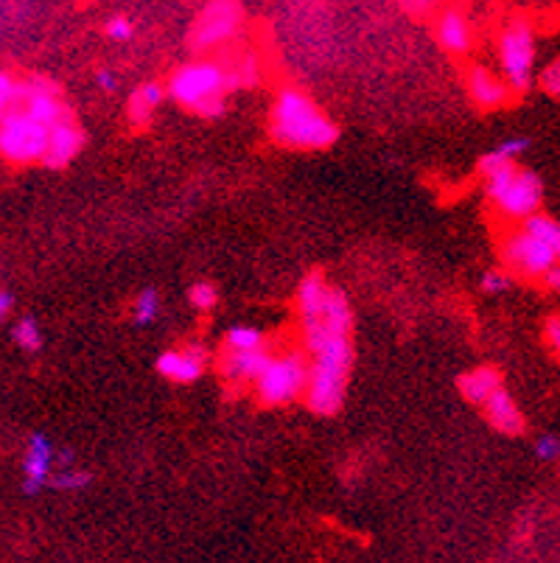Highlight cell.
<instances>
[{"label":"cell","instance_id":"obj_27","mask_svg":"<svg viewBox=\"0 0 560 563\" xmlns=\"http://www.w3.org/2000/svg\"><path fill=\"white\" fill-rule=\"evenodd\" d=\"M87 482H90L87 471H62L51 479V485L59 491H79V488H87Z\"/></svg>","mask_w":560,"mask_h":563},{"label":"cell","instance_id":"obj_21","mask_svg":"<svg viewBox=\"0 0 560 563\" xmlns=\"http://www.w3.org/2000/svg\"><path fill=\"white\" fill-rule=\"evenodd\" d=\"M521 227L524 230H530V233H535L538 239L546 241L549 247H552V253L558 255L560 261V222L558 219H552V216H546V213H532L530 219H524L521 222Z\"/></svg>","mask_w":560,"mask_h":563},{"label":"cell","instance_id":"obj_5","mask_svg":"<svg viewBox=\"0 0 560 563\" xmlns=\"http://www.w3.org/2000/svg\"><path fill=\"white\" fill-rule=\"evenodd\" d=\"M258 384V398L269 404V407H280L289 404L294 398L306 393L308 384V362L300 353H283V356H272L266 362L264 373L255 379Z\"/></svg>","mask_w":560,"mask_h":563},{"label":"cell","instance_id":"obj_8","mask_svg":"<svg viewBox=\"0 0 560 563\" xmlns=\"http://www.w3.org/2000/svg\"><path fill=\"white\" fill-rule=\"evenodd\" d=\"M241 20L244 12L238 0H208V6L199 12L191 29V45L196 51H208L233 40L241 29Z\"/></svg>","mask_w":560,"mask_h":563},{"label":"cell","instance_id":"obj_36","mask_svg":"<svg viewBox=\"0 0 560 563\" xmlns=\"http://www.w3.org/2000/svg\"><path fill=\"white\" fill-rule=\"evenodd\" d=\"M96 82H98V87H104L107 93H115V87H118V82H115V76H112L110 71H101V73H98Z\"/></svg>","mask_w":560,"mask_h":563},{"label":"cell","instance_id":"obj_26","mask_svg":"<svg viewBox=\"0 0 560 563\" xmlns=\"http://www.w3.org/2000/svg\"><path fill=\"white\" fill-rule=\"evenodd\" d=\"M510 286H513V278H510L507 269H488V272L482 275V289H485L488 295H502Z\"/></svg>","mask_w":560,"mask_h":563},{"label":"cell","instance_id":"obj_2","mask_svg":"<svg viewBox=\"0 0 560 563\" xmlns=\"http://www.w3.org/2000/svg\"><path fill=\"white\" fill-rule=\"evenodd\" d=\"M272 138L286 149H328L336 141V124L300 90H283L269 118Z\"/></svg>","mask_w":560,"mask_h":563},{"label":"cell","instance_id":"obj_22","mask_svg":"<svg viewBox=\"0 0 560 563\" xmlns=\"http://www.w3.org/2000/svg\"><path fill=\"white\" fill-rule=\"evenodd\" d=\"M264 348V334L250 325H236L227 331V351H255Z\"/></svg>","mask_w":560,"mask_h":563},{"label":"cell","instance_id":"obj_11","mask_svg":"<svg viewBox=\"0 0 560 563\" xmlns=\"http://www.w3.org/2000/svg\"><path fill=\"white\" fill-rule=\"evenodd\" d=\"M468 96H471V101L479 110L488 113V110L504 107L513 96V90L496 73H490L488 68H471V73H468Z\"/></svg>","mask_w":560,"mask_h":563},{"label":"cell","instance_id":"obj_32","mask_svg":"<svg viewBox=\"0 0 560 563\" xmlns=\"http://www.w3.org/2000/svg\"><path fill=\"white\" fill-rule=\"evenodd\" d=\"M544 337H546V345L552 348V353L560 359V314L555 317H549L544 323Z\"/></svg>","mask_w":560,"mask_h":563},{"label":"cell","instance_id":"obj_31","mask_svg":"<svg viewBox=\"0 0 560 563\" xmlns=\"http://www.w3.org/2000/svg\"><path fill=\"white\" fill-rule=\"evenodd\" d=\"M132 23H129V20H126V17H112L110 23H107V37H110V40H118V43H121V40H129V37H132Z\"/></svg>","mask_w":560,"mask_h":563},{"label":"cell","instance_id":"obj_1","mask_svg":"<svg viewBox=\"0 0 560 563\" xmlns=\"http://www.w3.org/2000/svg\"><path fill=\"white\" fill-rule=\"evenodd\" d=\"M350 325H353V314L348 297L334 286H328L320 314L303 320V339L311 353L306 404L317 415H334L345 401L350 362H353Z\"/></svg>","mask_w":560,"mask_h":563},{"label":"cell","instance_id":"obj_14","mask_svg":"<svg viewBox=\"0 0 560 563\" xmlns=\"http://www.w3.org/2000/svg\"><path fill=\"white\" fill-rule=\"evenodd\" d=\"M51 463H54V446L48 443V437L31 435L26 451V463H23V471H26V485H23V491H26L28 496L40 493L42 485L48 482V477H51Z\"/></svg>","mask_w":560,"mask_h":563},{"label":"cell","instance_id":"obj_17","mask_svg":"<svg viewBox=\"0 0 560 563\" xmlns=\"http://www.w3.org/2000/svg\"><path fill=\"white\" fill-rule=\"evenodd\" d=\"M272 356L264 351V348H255V351H227L222 362V373L224 379L236 381V384H244V381H255L261 373H264L266 362Z\"/></svg>","mask_w":560,"mask_h":563},{"label":"cell","instance_id":"obj_23","mask_svg":"<svg viewBox=\"0 0 560 563\" xmlns=\"http://www.w3.org/2000/svg\"><path fill=\"white\" fill-rule=\"evenodd\" d=\"M12 337L14 342L28 353H37L42 348V334H40V325L37 320H31V317H23L20 323L12 328Z\"/></svg>","mask_w":560,"mask_h":563},{"label":"cell","instance_id":"obj_19","mask_svg":"<svg viewBox=\"0 0 560 563\" xmlns=\"http://www.w3.org/2000/svg\"><path fill=\"white\" fill-rule=\"evenodd\" d=\"M166 99V90L157 85V82H146V85H140L132 96H129V104H126V115H129V121L132 124H149L152 121L154 110L163 104Z\"/></svg>","mask_w":560,"mask_h":563},{"label":"cell","instance_id":"obj_33","mask_svg":"<svg viewBox=\"0 0 560 563\" xmlns=\"http://www.w3.org/2000/svg\"><path fill=\"white\" fill-rule=\"evenodd\" d=\"M437 3L440 0H401V6L409 15H429L432 9H437Z\"/></svg>","mask_w":560,"mask_h":563},{"label":"cell","instance_id":"obj_6","mask_svg":"<svg viewBox=\"0 0 560 563\" xmlns=\"http://www.w3.org/2000/svg\"><path fill=\"white\" fill-rule=\"evenodd\" d=\"M499 62L507 87L513 93H524L532 85V71H535V34L530 23L513 20L507 23L499 37Z\"/></svg>","mask_w":560,"mask_h":563},{"label":"cell","instance_id":"obj_34","mask_svg":"<svg viewBox=\"0 0 560 563\" xmlns=\"http://www.w3.org/2000/svg\"><path fill=\"white\" fill-rule=\"evenodd\" d=\"M541 281H544V286L549 292H558L560 295V261H555L552 267L546 269L544 275H541Z\"/></svg>","mask_w":560,"mask_h":563},{"label":"cell","instance_id":"obj_12","mask_svg":"<svg viewBox=\"0 0 560 563\" xmlns=\"http://www.w3.org/2000/svg\"><path fill=\"white\" fill-rule=\"evenodd\" d=\"M157 370H160V376L180 381V384L196 381L202 376V370H205V348L202 345H188L185 351L160 353Z\"/></svg>","mask_w":560,"mask_h":563},{"label":"cell","instance_id":"obj_29","mask_svg":"<svg viewBox=\"0 0 560 563\" xmlns=\"http://www.w3.org/2000/svg\"><path fill=\"white\" fill-rule=\"evenodd\" d=\"M541 90L549 93L552 99H560V59L552 62L544 73H541Z\"/></svg>","mask_w":560,"mask_h":563},{"label":"cell","instance_id":"obj_18","mask_svg":"<svg viewBox=\"0 0 560 563\" xmlns=\"http://www.w3.org/2000/svg\"><path fill=\"white\" fill-rule=\"evenodd\" d=\"M457 387H460V393L465 401H471L476 407H482L490 395L502 387V373H499L496 367H476L471 373L460 376Z\"/></svg>","mask_w":560,"mask_h":563},{"label":"cell","instance_id":"obj_35","mask_svg":"<svg viewBox=\"0 0 560 563\" xmlns=\"http://www.w3.org/2000/svg\"><path fill=\"white\" fill-rule=\"evenodd\" d=\"M12 306H14L12 292H3V289H0V323L12 314Z\"/></svg>","mask_w":560,"mask_h":563},{"label":"cell","instance_id":"obj_24","mask_svg":"<svg viewBox=\"0 0 560 563\" xmlns=\"http://www.w3.org/2000/svg\"><path fill=\"white\" fill-rule=\"evenodd\" d=\"M20 93H23V85H17L12 73L0 71V118L12 113L14 107H20Z\"/></svg>","mask_w":560,"mask_h":563},{"label":"cell","instance_id":"obj_37","mask_svg":"<svg viewBox=\"0 0 560 563\" xmlns=\"http://www.w3.org/2000/svg\"><path fill=\"white\" fill-rule=\"evenodd\" d=\"M70 460H73V451H59V463L70 465Z\"/></svg>","mask_w":560,"mask_h":563},{"label":"cell","instance_id":"obj_16","mask_svg":"<svg viewBox=\"0 0 560 563\" xmlns=\"http://www.w3.org/2000/svg\"><path fill=\"white\" fill-rule=\"evenodd\" d=\"M434 34H437V43L451 54H465L471 48V23L460 9H446L443 15L437 17Z\"/></svg>","mask_w":560,"mask_h":563},{"label":"cell","instance_id":"obj_28","mask_svg":"<svg viewBox=\"0 0 560 563\" xmlns=\"http://www.w3.org/2000/svg\"><path fill=\"white\" fill-rule=\"evenodd\" d=\"M188 297H191V303H194L199 311H210L216 306V297L219 295H216V289H213L210 283H194Z\"/></svg>","mask_w":560,"mask_h":563},{"label":"cell","instance_id":"obj_7","mask_svg":"<svg viewBox=\"0 0 560 563\" xmlns=\"http://www.w3.org/2000/svg\"><path fill=\"white\" fill-rule=\"evenodd\" d=\"M51 129L37 124L26 110L14 107L12 113L0 118V157L9 163H34L42 160L48 149Z\"/></svg>","mask_w":560,"mask_h":563},{"label":"cell","instance_id":"obj_10","mask_svg":"<svg viewBox=\"0 0 560 563\" xmlns=\"http://www.w3.org/2000/svg\"><path fill=\"white\" fill-rule=\"evenodd\" d=\"M20 110H26L37 124L42 127L54 129L59 121L70 118L59 101V87L54 82H48L45 76H31L26 85H23V93H20Z\"/></svg>","mask_w":560,"mask_h":563},{"label":"cell","instance_id":"obj_15","mask_svg":"<svg viewBox=\"0 0 560 563\" xmlns=\"http://www.w3.org/2000/svg\"><path fill=\"white\" fill-rule=\"evenodd\" d=\"M482 407H485V415H488L490 426H493L496 432L510 437L524 432V415H521L518 404L510 398V393H507L504 387H499L496 393L490 395Z\"/></svg>","mask_w":560,"mask_h":563},{"label":"cell","instance_id":"obj_4","mask_svg":"<svg viewBox=\"0 0 560 563\" xmlns=\"http://www.w3.org/2000/svg\"><path fill=\"white\" fill-rule=\"evenodd\" d=\"M485 194L496 205V211L507 219H530L544 205V183L535 171L518 169L516 163L485 177Z\"/></svg>","mask_w":560,"mask_h":563},{"label":"cell","instance_id":"obj_25","mask_svg":"<svg viewBox=\"0 0 560 563\" xmlns=\"http://www.w3.org/2000/svg\"><path fill=\"white\" fill-rule=\"evenodd\" d=\"M157 311H160V297L154 289H146L140 292L138 300H135V323L138 325H149L157 320Z\"/></svg>","mask_w":560,"mask_h":563},{"label":"cell","instance_id":"obj_30","mask_svg":"<svg viewBox=\"0 0 560 563\" xmlns=\"http://www.w3.org/2000/svg\"><path fill=\"white\" fill-rule=\"evenodd\" d=\"M535 454H538L541 460H558V457H560V440L555 435L538 437V443H535Z\"/></svg>","mask_w":560,"mask_h":563},{"label":"cell","instance_id":"obj_20","mask_svg":"<svg viewBox=\"0 0 560 563\" xmlns=\"http://www.w3.org/2000/svg\"><path fill=\"white\" fill-rule=\"evenodd\" d=\"M325 295H328V283L322 278L320 272H311L303 278L300 289H297V309H300V320H308V317H317L322 311V303H325Z\"/></svg>","mask_w":560,"mask_h":563},{"label":"cell","instance_id":"obj_3","mask_svg":"<svg viewBox=\"0 0 560 563\" xmlns=\"http://www.w3.org/2000/svg\"><path fill=\"white\" fill-rule=\"evenodd\" d=\"M227 76L216 62H191L168 79V96L196 115L213 118L224 110Z\"/></svg>","mask_w":560,"mask_h":563},{"label":"cell","instance_id":"obj_13","mask_svg":"<svg viewBox=\"0 0 560 563\" xmlns=\"http://www.w3.org/2000/svg\"><path fill=\"white\" fill-rule=\"evenodd\" d=\"M79 149H82V129L76 127L70 118H65L48 132V149L42 155V163L48 169H62L79 155Z\"/></svg>","mask_w":560,"mask_h":563},{"label":"cell","instance_id":"obj_9","mask_svg":"<svg viewBox=\"0 0 560 563\" xmlns=\"http://www.w3.org/2000/svg\"><path fill=\"white\" fill-rule=\"evenodd\" d=\"M502 261L504 267L516 275H524V278H541L546 269L552 267L558 261V255L552 253V247L541 241L535 233L518 227L513 230L507 239L502 241Z\"/></svg>","mask_w":560,"mask_h":563}]
</instances>
